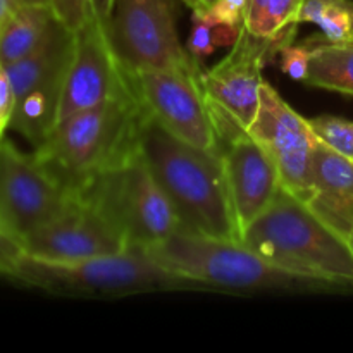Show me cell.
Listing matches in <instances>:
<instances>
[{
    "label": "cell",
    "mask_w": 353,
    "mask_h": 353,
    "mask_svg": "<svg viewBox=\"0 0 353 353\" xmlns=\"http://www.w3.org/2000/svg\"><path fill=\"white\" fill-rule=\"evenodd\" d=\"M138 147L171 200L181 230L241 240L219 152L200 150L185 143L145 112L141 114Z\"/></svg>",
    "instance_id": "1"
},
{
    "label": "cell",
    "mask_w": 353,
    "mask_h": 353,
    "mask_svg": "<svg viewBox=\"0 0 353 353\" xmlns=\"http://www.w3.org/2000/svg\"><path fill=\"white\" fill-rule=\"evenodd\" d=\"M241 241L283 271L326 288L353 286L347 234L288 190H279L274 202L243 231Z\"/></svg>",
    "instance_id": "2"
},
{
    "label": "cell",
    "mask_w": 353,
    "mask_h": 353,
    "mask_svg": "<svg viewBox=\"0 0 353 353\" xmlns=\"http://www.w3.org/2000/svg\"><path fill=\"white\" fill-rule=\"evenodd\" d=\"M141 107L134 95L109 100L59 121L37 157L72 195L138 145Z\"/></svg>",
    "instance_id": "3"
},
{
    "label": "cell",
    "mask_w": 353,
    "mask_h": 353,
    "mask_svg": "<svg viewBox=\"0 0 353 353\" xmlns=\"http://www.w3.org/2000/svg\"><path fill=\"white\" fill-rule=\"evenodd\" d=\"M147 250L162 268L186 285H205L234 292L326 288L316 281L283 271L241 240L178 230Z\"/></svg>",
    "instance_id": "4"
},
{
    "label": "cell",
    "mask_w": 353,
    "mask_h": 353,
    "mask_svg": "<svg viewBox=\"0 0 353 353\" xmlns=\"http://www.w3.org/2000/svg\"><path fill=\"white\" fill-rule=\"evenodd\" d=\"M76 196L95 207L131 247L150 248L181 230L171 200L138 145L97 174Z\"/></svg>",
    "instance_id": "5"
},
{
    "label": "cell",
    "mask_w": 353,
    "mask_h": 353,
    "mask_svg": "<svg viewBox=\"0 0 353 353\" xmlns=\"http://www.w3.org/2000/svg\"><path fill=\"white\" fill-rule=\"evenodd\" d=\"M21 283L74 295H128L186 286L143 247L72 262H43L30 257Z\"/></svg>",
    "instance_id": "6"
},
{
    "label": "cell",
    "mask_w": 353,
    "mask_h": 353,
    "mask_svg": "<svg viewBox=\"0 0 353 353\" xmlns=\"http://www.w3.org/2000/svg\"><path fill=\"white\" fill-rule=\"evenodd\" d=\"M200 71L199 62H193L126 72L131 92L148 117L192 147L219 152L212 114L200 85Z\"/></svg>",
    "instance_id": "7"
},
{
    "label": "cell",
    "mask_w": 353,
    "mask_h": 353,
    "mask_svg": "<svg viewBox=\"0 0 353 353\" xmlns=\"http://www.w3.org/2000/svg\"><path fill=\"white\" fill-rule=\"evenodd\" d=\"M72 37L71 28L59 21L37 50L14 64L3 65L16 100L10 128L23 134L34 148L43 143L57 124Z\"/></svg>",
    "instance_id": "8"
},
{
    "label": "cell",
    "mask_w": 353,
    "mask_h": 353,
    "mask_svg": "<svg viewBox=\"0 0 353 353\" xmlns=\"http://www.w3.org/2000/svg\"><path fill=\"white\" fill-rule=\"evenodd\" d=\"M209 103L226 176L228 193L240 238L243 231L274 202L283 188L274 162L261 143L221 107Z\"/></svg>",
    "instance_id": "9"
},
{
    "label": "cell",
    "mask_w": 353,
    "mask_h": 353,
    "mask_svg": "<svg viewBox=\"0 0 353 353\" xmlns=\"http://www.w3.org/2000/svg\"><path fill=\"white\" fill-rule=\"evenodd\" d=\"M74 195L61 185L34 152L0 141V223L24 241L57 217Z\"/></svg>",
    "instance_id": "10"
},
{
    "label": "cell",
    "mask_w": 353,
    "mask_h": 353,
    "mask_svg": "<svg viewBox=\"0 0 353 353\" xmlns=\"http://www.w3.org/2000/svg\"><path fill=\"white\" fill-rule=\"evenodd\" d=\"M105 30L126 71L199 62L183 48L168 0H116Z\"/></svg>",
    "instance_id": "11"
},
{
    "label": "cell",
    "mask_w": 353,
    "mask_h": 353,
    "mask_svg": "<svg viewBox=\"0 0 353 353\" xmlns=\"http://www.w3.org/2000/svg\"><path fill=\"white\" fill-rule=\"evenodd\" d=\"M72 33L57 123L79 110L133 95L126 69L114 52L105 26L95 17H90Z\"/></svg>",
    "instance_id": "12"
},
{
    "label": "cell",
    "mask_w": 353,
    "mask_h": 353,
    "mask_svg": "<svg viewBox=\"0 0 353 353\" xmlns=\"http://www.w3.org/2000/svg\"><path fill=\"white\" fill-rule=\"evenodd\" d=\"M248 131L274 162L283 188L307 200L314 154L319 145L310 119L300 116L268 81H264L261 105Z\"/></svg>",
    "instance_id": "13"
},
{
    "label": "cell",
    "mask_w": 353,
    "mask_h": 353,
    "mask_svg": "<svg viewBox=\"0 0 353 353\" xmlns=\"http://www.w3.org/2000/svg\"><path fill=\"white\" fill-rule=\"evenodd\" d=\"M278 54L274 43L252 37L241 26L231 50L216 65L200 71L207 102L221 107L248 130L261 105L262 69Z\"/></svg>",
    "instance_id": "14"
},
{
    "label": "cell",
    "mask_w": 353,
    "mask_h": 353,
    "mask_svg": "<svg viewBox=\"0 0 353 353\" xmlns=\"http://www.w3.org/2000/svg\"><path fill=\"white\" fill-rule=\"evenodd\" d=\"M28 257L43 262H72L130 248L126 238L90 203L74 196L57 217L28 234Z\"/></svg>",
    "instance_id": "15"
},
{
    "label": "cell",
    "mask_w": 353,
    "mask_h": 353,
    "mask_svg": "<svg viewBox=\"0 0 353 353\" xmlns=\"http://www.w3.org/2000/svg\"><path fill=\"white\" fill-rule=\"evenodd\" d=\"M307 202L348 236L353 228V162L319 141Z\"/></svg>",
    "instance_id": "16"
},
{
    "label": "cell",
    "mask_w": 353,
    "mask_h": 353,
    "mask_svg": "<svg viewBox=\"0 0 353 353\" xmlns=\"http://www.w3.org/2000/svg\"><path fill=\"white\" fill-rule=\"evenodd\" d=\"M59 21L52 6L14 7L0 34V64H14L37 50Z\"/></svg>",
    "instance_id": "17"
},
{
    "label": "cell",
    "mask_w": 353,
    "mask_h": 353,
    "mask_svg": "<svg viewBox=\"0 0 353 353\" xmlns=\"http://www.w3.org/2000/svg\"><path fill=\"white\" fill-rule=\"evenodd\" d=\"M302 3L303 0H248L243 28L252 37L271 41L281 50L293 41Z\"/></svg>",
    "instance_id": "18"
},
{
    "label": "cell",
    "mask_w": 353,
    "mask_h": 353,
    "mask_svg": "<svg viewBox=\"0 0 353 353\" xmlns=\"http://www.w3.org/2000/svg\"><path fill=\"white\" fill-rule=\"evenodd\" d=\"M314 88L353 95V43L316 40L305 81Z\"/></svg>",
    "instance_id": "19"
},
{
    "label": "cell",
    "mask_w": 353,
    "mask_h": 353,
    "mask_svg": "<svg viewBox=\"0 0 353 353\" xmlns=\"http://www.w3.org/2000/svg\"><path fill=\"white\" fill-rule=\"evenodd\" d=\"M299 21L319 26L330 43H353V0H303Z\"/></svg>",
    "instance_id": "20"
},
{
    "label": "cell",
    "mask_w": 353,
    "mask_h": 353,
    "mask_svg": "<svg viewBox=\"0 0 353 353\" xmlns=\"http://www.w3.org/2000/svg\"><path fill=\"white\" fill-rule=\"evenodd\" d=\"M319 141L353 162V121L334 116H319L310 119Z\"/></svg>",
    "instance_id": "21"
},
{
    "label": "cell",
    "mask_w": 353,
    "mask_h": 353,
    "mask_svg": "<svg viewBox=\"0 0 353 353\" xmlns=\"http://www.w3.org/2000/svg\"><path fill=\"white\" fill-rule=\"evenodd\" d=\"M28 259L23 241L0 223V276L21 283Z\"/></svg>",
    "instance_id": "22"
},
{
    "label": "cell",
    "mask_w": 353,
    "mask_h": 353,
    "mask_svg": "<svg viewBox=\"0 0 353 353\" xmlns=\"http://www.w3.org/2000/svg\"><path fill=\"white\" fill-rule=\"evenodd\" d=\"M316 41H305V43H288L279 50V65L285 74L295 81H305L309 72L310 57Z\"/></svg>",
    "instance_id": "23"
},
{
    "label": "cell",
    "mask_w": 353,
    "mask_h": 353,
    "mask_svg": "<svg viewBox=\"0 0 353 353\" xmlns=\"http://www.w3.org/2000/svg\"><path fill=\"white\" fill-rule=\"evenodd\" d=\"M248 0H217L212 10L203 16L210 17L214 23L221 24V26L233 28V30L240 31L243 26L245 10H247Z\"/></svg>",
    "instance_id": "24"
},
{
    "label": "cell",
    "mask_w": 353,
    "mask_h": 353,
    "mask_svg": "<svg viewBox=\"0 0 353 353\" xmlns=\"http://www.w3.org/2000/svg\"><path fill=\"white\" fill-rule=\"evenodd\" d=\"M59 19L71 30H76L93 17L90 0H52Z\"/></svg>",
    "instance_id": "25"
},
{
    "label": "cell",
    "mask_w": 353,
    "mask_h": 353,
    "mask_svg": "<svg viewBox=\"0 0 353 353\" xmlns=\"http://www.w3.org/2000/svg\"><path fill=\"white\" fill-rule=\"evenodd\" d=\"M14 105H16V100H14L12 85H10L6 68L0 64V141L3 140V133L7 128H10Z\"/></svg>",
    "instance_id": "26"
},
{
    "label": "cell",
    "mask_w": 353,
    "mask_h": 353,
    "mask_svg": "<svg viewBox=\"0 0 353 353\" xmlns=\"http://www.w3.org/2000/svg\"><path fill=\"white\" fill-rule=\"evenodd\" d=\"M90 6H92V14L100 24L105 26L109 23L110 16H112L114 6H116V0H90Z\"/></svg>",
    "instance_id": "27"
},
{
    "label": "cell",
    "mask_w": 353,
    "mask_h": 353,
    "mask_svg": "<svg viewBox=\"0 0 353 353\" xmlns=\"http://www.w3.org/2000/svg\"><path fill=\"white\" fill-rule=\"evenodd\" d=\"M183 2L192 9L193 16H203V14L212 10V7L216 6L217 0H183Z\"/></svg>",
    "instance_id": "28"
},
{
    "label": "cell",
    "mask_w": 353,
    "mask_h": 353,
    "mask_svg": "<svg viewBox=\"0 0 353 353\" xmlns=\"http://www.w3.org/2000/svg\"><path fill=\"white\" fill-rule=\"evenodd\" d=\"M12 9H14V6L10 3V0H0V34H2L3 26H6L7 19H9Z\"/></svg>",
    "instance_id": "29"
},
{
    "label": "cell",
    "mask_w": 353,
    "mask_h": 353,
    "mask_svg": "<svg viewBox=\"0 0 353 353\" xmlns=\"http://www.w3.org/2000/svg\"><path fill=\"white\" fill-rule=\"evenodd\" d=\"M14 7L19 6H52V0H10Z\"/></svg>",
    "instance_id": "30"
},
{
    "label": "cell",
    "mask_w": 353,
    "mask_h": 353,
    "mask_svg": "<svg viewBox=\"0 0 353 353\" xmlns=\"http://www.w3.org/2000/svg\"><path fill=\"white\" fill-rule=\"evenodd\" d=\"M348 241H350V247H352V250H353V228L350 230V233H348Z\"/></svg>",
    "instance_id": "31"
},
{
    "label": "cell",
    "mask_w": 353,
    "mask_h": 353,
    "mask_svg": "<svg viewBox=\"0 0 353 353\" xmlns=\"http://www.w3.org/2000/svg\"><path fill=\"white\" fill-rule=\"evenodd\" d=\"M168 2H169V3H171V6H172V7H174V0H168Z\"/></svg>",
    "instance_id": "32"
}]
</instances>
